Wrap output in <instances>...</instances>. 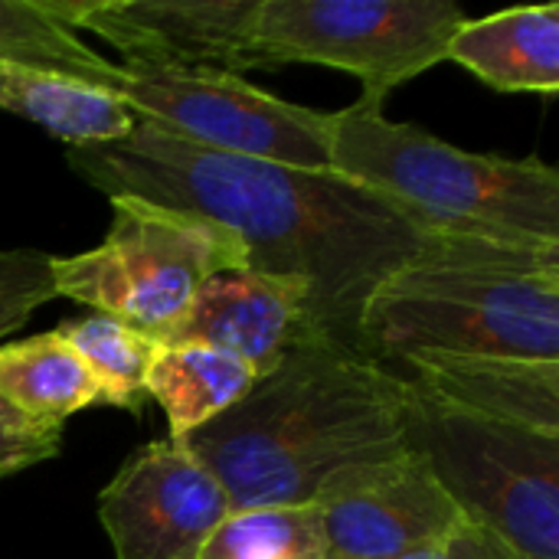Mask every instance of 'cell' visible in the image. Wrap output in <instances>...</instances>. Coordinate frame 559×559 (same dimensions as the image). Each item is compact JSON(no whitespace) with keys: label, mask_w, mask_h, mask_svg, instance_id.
<instances>
[{"label":"cell","mask_w":559,"mask_h":559,"mask_svg":"<svg viewBox=\"0 0 559 559\" xmlns=\"http://www.w3.org/2000/svg\"><path fill=\"white\" fill-rule=\"evenodd\" d=\"M62 452V426L36 423L0 396V478L49 462Z\"/></svg>","instance_id":"cell-22"},{"label":"cell","mask_w":559,"mask_h":559,"mask_svg":"<svg viewBox=\"0 0 559 559\" xmlns=\"http://www.w3.org/2000/svg\"><path fill=\"white\" fill-rule=\"evenodd\" d=\"M56 334L85 364L105 406H118L128 413L144 409L147 403L144 380L157 350V344L147 334L108 314H85V318L62 321Z\"/></svg>","instance_id":"cell-19"},{"label":"cell","mask_w":559,"mask_h":559,"mask_svg":"<svg viewBox=\"0 0 559 559\" xmlns=\"http://www.w3.org/2000/svg\"><path fill=\"white\" fill-rule=\"evenodd\" d=\"M0 108L66 141L69 147L115 144L138 124L124 98L62 72L0 62Z\"/></svg>","instance_id":"cell-15"},{"label":"cell","mask_w":559,"mask_h":559,"mask_svg":"<svg viewBox=\"0 0 559 559\" xmlns=\"http://www.w3.org/2000/svg\"><path fill=\"white\" fill-rule=\"evenodd\" d=\"M200 559H324L318 511L314 504L236 511Z\"/></svg>","instance_id":"cell-20"},{"label":"cell","mask_w":559,"mask_h":559,"mask_svg":"<svg viewBox=\"0 0 559 559\" xmlns=\"http://www.w3.org/2000/svg\"><path fill=\"white\" fill-rule=\"evenodd\" d=\"M0 396L23 416L52 426L102 403L92 373L56 331L0 344Z\"/></svg>","instance_id":"cell-17"},{"label":"cell","mask_w":559,"mask_h":559,"mask_svg":"<svg viewBox=\"0 0 559 559\" xmlns=\"http://www.w3.org/2000/svg\"><path fill=\"white\" fill-rule=\"evenodd\" d=\"M108 200L111 226L102 246L52 255L56 298L108 314L157 344L216 272L249 265L239 236L206 216L138 197Z\"/></svg>","instance_id":"cell-6"},{"label":"cell","mask_w":559,"mask_h":559,"mask_svg":"<svg viewBox=\"0 0 559 559\" xmlns=\"http://www.w3.org/2000/svg\"><path fill=\"white\" fill-rule=\"evenodd\" d=\"M445 59L495 92H537L554 98L559 88V3L511 7L465 20Z\"/></svg>","instance_id":"cell-14"},{"label":"cell","mask_w":559,"mask_h":559,"mask_svg":"<svg viewBox=\"0 0 559 559\" xmlns=\"http://www.w3.org/2000/svg\"><path fill=\"white\" fill-rule=\"evenodd\" d=\"M229 514V495L180 439L138 449L98 495L115 559H200Z\"/></svg>","instance_id":"cell-9"},{"label":"cell","mask_w":559,"mask_h":559,"mask_svg":"<svg viewBox=\"0 0 559 559\" xmlns=\"http://www.w3.org/2000/svg\"><path fill=\"white\" fill-rule=\"evenodd\" d=\"M69 164L108 197H138L226 226L249 252L246 269L301 282L318 334L357 354L370 295L439 233L334 170L219 154L141 118L115 144L69 147Z\"/></svg>","instance_id":"cell-1"},{"label":"cell","mask_w":559,"mask_h":559,"mask_svg":"<svg viewBox=\"0 0 559 559\" xmlns=\"http://www.w3.org/2000/svg\"><path fill=\"white\" fill-rule=\"evenodd\" d=\"M255 383L259 373L233 354L203 344H157L144 390L167 413L170 439H183L236 406Z\"/></svg>","instance_id":"cell-16"},{"label":"cell","mask_w":559,"mask_h":559,"mask_svg":"<svg viewBox=\"0 0 559 559\" xmlns=\"http://www.w3.org/2000/svg\"><path fill=\"white\" fill-rule=\"evenodd\" d=\"M360 354L390 370L413 354L559 364V246L432 233L370 295Z\"/></svg>","instance_id":"cell-3"},{"label":"cell","mask_w":559,"mask_h":559,"mask_svg":"<svg viewBox=\"0 0 559 559\" xmlns=\"http://www.w3.org/2000/svg\"><path fill=\"white\" fill-rule=\"evenodd\" d=\"M0 62L62 72L115 92L118 62L98 56L66 26L49 0H0Z\"/></svg>","instance_id":"cell-18"},{"label":"cell","mask_w":559,"mask_h":559,"mask_svg":"<svg viewBox=\"0 0 559 559\" xmlns=\"http://www.w3.org/2000/svg\"><path fill=\"white\" fill-rule=\"evenodd\" d=\"M400 559H521L501 537H495L491 531L472 524V521H459L445 537L406 554Z\"/></svg>","instance_id":"cell-23"},{"label":"cell","mask_w":559,"mask_h":559,"mask_svg":"<svg viewBox=\"0 0 559 559\" xmlns=\"http://www.w3.org/2000/svg\"><path fill=\"white\" fill-rule=\"evenodd\" d=\"M396 373L472 416L559 439V364L413 354L396 367Z\"/></svg>","instance_id":"cell-13"},{"label":"cell","mask_w":559,"mask_h":559,"mask_svg":"<svg viewBox=\"0 0 559 559\" xmlns=\"http://www.w3.org/2000/svg\"><path fill=\"white\" fill-rule=\"evenodd\" d=\"M403 396V373L337 344H305L180 442L223 485L233 514L301 508L334 472L406 449Z\"/></svg>","instance_id":"cell-2"},{"label":"cell","mask_w":559,"mask_h":559,"mask_svg":"<svg viewBox=\"0 0 559 559\" xmlns=\"http://www.w3.org/2000/svg\"><path fill=\"white\" fill-rule=\"evenodd\" d=\"M157 344H203L265 377L285 354L328 344L311 321V292L295 278L252 269L216 272Z\"/></svg>","instance_id":"cell-12"},{"label":"cell","mask_w":559,"mask_h":559,"mask_svg":"<svg viewBox=\"0 0 559 559\" xmlns=\"http://www.w3.org/2000/svg\"><path fill=\"white\" fill-rule=\"evenodd\" d=\"M452 0H259L252 46L262 69L314 62L360 79L357 102L383 98L439 66L465 23Z\"/></svg>","instance_id":"cell-7"},{"label":"cell","mask_w":559,"mask_h":559,"mask_svg":"<svg viewBox=\"0 0 559 559\" xmlns=\"http://www.w3.org/2000/svg\"><path fill=\"white\" fill-rule=\"evenodd\" d=\"M52 298V255L36 249L0 252V341L20 331Z\"/></svg>","instance_id":"cell-21"},{"label":"cell","mask_w":559,"mask_h":559,"mask_svg":"<svg viewBox=\"0 0 559 559\" xmlns=\"http://www.w3.org/2000/svg\"><path fill=\"white\" fill-rule=\"evenodd\" d=\"M403 445L465 521L521 559H559V439L472 416L406 380Z\"/></svg>","instance_id":"cell-5"},{"label":"cell","mask_w":559,"mask_h":559,"mask_svg":"<svg viewBox=\"0 0 559 559\" xmlns=\"http://www.w3.org/2000/svg\"><path fill=\"white\" fill-rule=\"evenodd\" d=\"M72 29H92L131 66L210 69L242 75L262 69L252 26L259 0H49Z\"/></svg>","instance_id":"cell-11"},{"label":"cell","mask_w":559,"mask_h":559,"mask_svg":"<svg viewBox=\"0 0 559 559\" xmlns=\"http://www.w3.org/2000/svg\"><path fill=\"white\" fill-rule=\"evenodd\" d=\"M311 504L324 559H400L462 521L455 501L409 449L334 472Z\"/></svg>","instance_id":"cell-10"},{"label":"cell","mask_w":559,"mask_h":559,"mask_svg":"<svg viewBox=\"0 0 559 559\" xmlns=\"http://www.w3.org/2000/svg\"><path fill=\"white\" fill-rule=\"evenodd\" d=\"M115 92L134 118L190 144L301 170H331V115L285 102L242 75L118 62Z\"/></svg>","instance_id":"cell-8"},{"label":"cell","mask_w":559,"mask_h":559,"mask_svg":"<svg viewBox=\"0 0 559 559\" xmlns=\"http://www.w3.org/2000/svg\"><path fill=\"white\" fill-rule=\"evenodd\" d=\"M328 167L436 229L559 246V170L540 157L475 154L357 102L331 115Z\"/></svg>","instance_id":"cell-4"}]
</instances>
